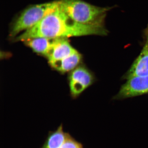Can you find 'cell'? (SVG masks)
<instances>
[{
  "label": "cell",
  "mask_w": 148,
  "mask_h": 148,
  "mask_svg": "<svg viewBox=\"0 0 148 148\" xmlns=\"http://www.w3.org/2000/svg\"><path fill=\"white\" fill-rule=\"evenodd\" d=\"M145 44L140 55L125 74L124 79L148 75V24L143 32Z\"/></svg>",
  "instance_id": "obj_7"
},
{
  "label": "cell",
  "mask_w": 148,
  "mask_h": 148,
  "mask_svg": "<svg viewBox=\"0 0 148 148\" xmlns=\"http://www.w3.org/2000/svg\"><path fill=\"white\" fill-rule=\"evenodd\" d=\"M70 135L65 132L61 125L55 131L49 133L43 145L41 148H60Z\"/></svg>",
  "instance_id": "obj_9"
},
{
  "label": "cell",
  "mask_w": 148,
  "mask_h": 148,
  "mask_svg": "<svg viewBox=\"0 0 148 148\" xmlns=\"http://www.w3.org/2000/svg\"><path fill=\"white\" fill-rule=\"evenodd\" d=\"M148 93V75L132 77L120 89L115 99L132 98Z\"/></svg>",
  "instance_id": "obj_6"
},
{
  "label": "cell",
  "mask_w": 148,
  "mask_h": 148,
  "mask_svg": "<svg viewBox=\"0 0 148 148\" xmlns=\"http://www.w3.org/2000/svg\"><path fill=\"white\" fill-rule=\"evenodd\" d=\"M109 31L106 27H94L77 23L59 8L44 17L34 27L18 35L15 41L37 37L49 38L96 35L106 36Z\"/></svg>",
  "instance_id": "obj_1"
},
{
  "label": "cell",
  "mask_w": 148,
  "mask_h": 148,
  "mask_svg": "<svg viewBox=\"0 0 148 148\" xmlns=\"http://www.w3.org/2000/svg\"><path fill=\"white\" fill-rule=\"evenodd\" d=\"M94 79L92 73L85 66H77L71 72L69 78L72 96L76 98L80 95L93 83Z\"/></svg>",
  "instance_id": "obj_5"
},
{
  "label": "cell",
  "mask_w": 148,
  "mask_h": 148,
  "mask_svg": "<svg viewBox=\"0 0 148 148\" xmlns=\"http://www.w3.org/2000/svg\"><path fill=\"white\" fill-rule=\"evenodd\" d=\"M60 148H83V147L81 143L69 135Z\"/></svg>",
  "instance_id": "obj_10"
},
{
  "label": "cell",
  "mask_w": 148,
  "mask_h": 148,
  "mask_svg": "<svg viewBox=\"0 0 148 148\" xmlns=\"http://www.w3.org/2000/svg\"><path fill=\"white\" fill-rule=\"evenodd\" d=\"M53 40L54 39L37 37L25 40L23 42L34 52L45 56L53 44Z\"/></svg>",
  "instance_id": "obj_8"
},
{
  "label": "cell",
  "mask_w": 148,
  "mask_h": 148,
  "mask_svg": "<svg viewBox=\"0 0 148 148\" xmlns=\"http://www.w3.org/2000/svg\"><path fill=\"white\" fill-rule=\"evenodd\" d=\"M58 1L31 6L21 12L11 27L10 36L16 38L20 33L34 27L40 21L56 10Z\"/></svg>",
  "instance_id": "obj_4"
},
{
  "label": "cell",
  "mask_w": 148,
  "mask_h": 148,
  "mask_svg": "<svg viewBox=\"0 0 148 148\" xmlns=\"http://www.w3.org/2000/svg\"><path fill=\"white\" fill-rule=\"evenodd\" d=\"M114 8L98 7L83 0L58 1V8L74 21L94 27H106L107 14Z\"/></svg>",
  "instance_id": "obj_2"
},
{
  "label": "cell",
  "mask_w": 148,
  "mask_h": 148,
  "mask_svg": "<svg viewBox=\"0 0 148 148\" xmlns=\"http://www.w3.org/2000/svg\"><path fill=\"white\" fill-rule=\"evenodd\" d=\"M45 57L52 69L62 73L71 71L82 60V55L71 45L67 38L54 39Z\"/></svg>",
  "instance_id": "obj_3"
}]
</instances>
